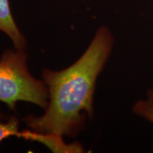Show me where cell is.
Listing matches in <instances>:
<instances>
[{"instance_id":"5","label":"cell","mask_w":153,"mask_h":153,"mask_svg":"<svg viewBox=\"0 0 153 153\" xmlns=\"http://www.w3.org/2000/svg\"><path fill=\"white\" fill-rule=\"evenodd\" d=\"M133 111L153 123V89L148 91L146 99L140 100L134 105Z\"/></svg>"},{"instance_id":"6","label":"cell","mask_w":153,"mask_h":153,"mask_svg":"<svg viewBox=\"0 0 153 153\" xmlns=\"http://www.w3.org/2000/svg\"><path fill=\"white\" fill-rule=\"evenodd\" d=\"M19 119L15 116L10 117L6 122H0V143L11 136L20 137Z\"/></svg>"},{"instance_id":"2","label":"cell","mask_w":153,"mask_h":153,"mask_svg":"<svg viewBox=\"0 0 153 153\" xmlns=\"http://www.w3.org/2000/svg\"><path fill=\"white\" fill-rule=\"evenodd\" d=\"M25 49H8L0 58V102L12 111L18 102L36 105L44 111L49 104L45 82L34 77L29 71ZM8 118L0 111V120Z\"/></svg>"},{"instance_id":"3","label":"cell","mask_w":153,"mask_h":153,"mask_svg":"<svg viewBox=\"0 0 153 153\" xmlns=\"http://www.w3.org/2000/svg\"><path fill=\"white\" fill-rule=\"evenodd\" d=\"M27 140L36 141L46 146L54 152H82L83 147L78 143L67 145L63 137L53 134H42L33 130H25L20 133V137Z\"/></svg>"},{"instance_id":"1","label":"cell","mask_w":153,"mask_h":153,"mask_svg":"<svg viewBox=\"0 0 153 153\" xmlns=\"http://www.w3.org/2000/svg\"><path fill=\"white\" fill-rule=\"evenodd\" d=\"M113 44L111 31L100 27L87 49L72 65L60 71L43 70L49 104L43 115H28L23 119L28 128L42 134L76 136L87 116L94 115L97 79L109 60Z\"/></svg>"},{"instance_id":"4","label":"cell","mask_w":153,"mask_h":153,"mask_svg":"<svg viewBox=\"0 0 153 153\" xmlns=\"http://www.w3.org/2000/svg\"><path fill=\"white\" fill-rule=\"evenodd\" d=\"M0 32L10 38L15 48L26 49L27 42L16 23L11 12L10 0H0Z\"/></svg>"}]
</instances>
